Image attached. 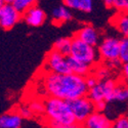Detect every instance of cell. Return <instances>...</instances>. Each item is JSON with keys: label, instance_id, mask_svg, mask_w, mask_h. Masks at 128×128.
Listing matches in <instances>:
<instances>
[{"label": "cell", "instance_id": "cell-1", "mask_svg": "<svg viewBox=\"0 0 128 128\" xmlns=\"http://www.w3.org/2000/svg\"><path fill=\"white\" fill-rule=\"evenodd\" d=\"M42 86L47 96L71 100L88 94L86 77L73 73L56 74L44 72Z\"/></svg>", "mask_w": 128, "mask_h": 128}, {"label": "cell", "instance_id": "cell-2", "mask_svg": "<svg viewBox=\"0 0 128 128\" xmlns=\"http://www.w3.org/2000/svg\"><path fill=\"white\" fill-rule=\"evenodd\" d=\"M44 102H45L44 118L46 120H51L64 124L76 123L75 117H74L72 113L68 100L53 96H46L44 98Z\"/></svg>", "mask_w": 128, "mask_h": 128}, {"label": "cell", "instance_id": "cell-3", "mask_svg": "<svg viewBox=\"0 0 128 128\" xmlns=\"http://www.w3.org/2000/svg\"><path fill=\"white\" fill-rule=\"evenodd\" d=\"M70 56L92 68L96 67L100 62L96 47L84 42L75 35L72 37V49Z\"/></svg>", "mask_w": 128, "mask_h": 128}, {"label": "cell", "instance_id": "cell-4", "mask_svg": "<svg viewBox=\"0 0 128 128\" xmlns=\"http://www.w3.org/2000/svg\"><path fill=\"white\" fill-rule=\"evenodd\" d=\"M68 102L74 117H75L76 122L81 125L88 119V117H90L95 112L94 102L88 95L68 100Z\"/></svg>", "mask_w": 128, "mask_h": 128}, {"label": "cell", "instance_id": "cell-5", "mask_svg": "<svg viewBox=\"0 0 128 128\" xmlns=\"http://www.w3.org/2000/svg\"><path fill=\"white\" fill-rule=\"evenodd\" d=\"M100 62L102 64L120 60V39L113 36H108L102 39L98 46Z\"/></svg>", "mask_w": 128, "mask_h": 128}, {"label": "cell", "instance_id": "cell-6", "mask_svg": "<svg viewBox=\"0 0 128 128\" xmlns=\"http://www.w3.org/2000/svg\"><path fill=\"white\" fill-rule=\"evenodd\" d=\"M43 69L44 72H51L56 74L71 73L68 64V56H64L54 48H52L46 53Z\"/></svg>", "mask_w": 128, "mask_h": 128}, {"label": "cell", "instance_id": "cell-7", "mask_svg": "<svg viewBox=\"0 0 128 128\" xmlns=\"http://www.w3.org/2000/svg\"><path fill=\"white\" fill-rule=\"evenodd\" d=\"M117 85H118V82L112 78L98 80V82L93 87L89 88L87 95L94 102L100 100H106L108 102V100L110 98Z\"/></svg>", "mask_w": 128, "mask_h": 128}, {"label": "cell", "instance_id": "cell-8", "mask_svg": "<svg viewBox=\"0 0 128 128\" xmlns=\"http://www.w3.org/2000/svg\"><path fill=\"white\" fill-rule=\"evenodd\" d=\"M22 18L23 12L12 3H4L0 6V25L3 30L12 29Z\"/></svg>", "mask_w": 128, "mask_h": 128}, {"label": "cell", "instance_id": "cell-9", "mask_svg": "<svg viewBox=\"0 0 128 128\" xmlns=\"http://www.w3.org/2000/svg\"><path fill=\"white\" fill-rule=\"evenodd\" d=\"M74 35L95 47H98L102 41V35L100 31L96 28H94L92 25H84Z\"/></svg>", "mask_w": 128, "mask_h": 128}, {"label": "cell", "instance_id": "cell-10", "mask_svg": "<svg viewBox=\"0 0 128 128\" xmlns=\"http://www.w3.org/2000/svg\"><path fill=\"white\" fill-rule=\"evenodd\" d=\"M23 18L27 25L36 28L44 24L46 20V14L41 7L34 5L23 12Z\"/></svg>", "mask_w": 128, "mask_h": 128}, {"label": "cell", "instance_id": "cell-11", "mask_svg": "<svg viewBox=\"0 0 128 128\" xmlns=\"http://www.w3.org/2000/svg\"><path fill=\"white\" fill-rule=\"evenodd\" d=\"M113 121L104 112L95 111L82 124V128H111Z\"/></svg>", "mask_w": 128, "mask_h": 128}, {"label": "cell", "instance_id": "cell-12", "mask_svg": "<svg viewBox=\"0 0 128 128\" xmlns=\"http://www.w3.org/2000/svg\"><path fill=\"white\" fill-rule=\"evenodd\" d=\"M23 120L16 110L6 112L0 117V128H22Z\"/></svg>", "mask_w": 128, "mask_h": 128}, {"label": "cell", "instance_id": "cell-13", "mask_svg": "<svg viewBox=\"0 0 128 128\" xmlns=\"http://www.w3.org/2000/svg\"><path fill=\"white\" fill-rule=\"evenodd\" d=\"M73 18V14L71 12V8L68 7L66 4L58 5L52 10L51 12V20L54 25L60 26L66 24L67 22Z\"/></svg>", "mask_w": 128, "mask_h": 128}, {"label": "cell", "instance_id": "cell-14", "mask_svg": "<svg viewBox=\"0 0 128 128\" xmlns=\"http://www.w3.org/2000/svg\"><path fill=\"white\" fill-rule=\"evenodd\" d=\"M111 23L123 37H128V12H117L112 18Z\"/></svg>", "mask_w": 128, "mask_h": 128}, {"label": "cell", "instance_id": "cell-15", "mask_svg": "<svg viewBox=\"0 0 128 128\" xmlns=\"http://www.w3.org/2000/svg\"><path fill=\"white\" fill-rule=\"evenodd\" d=\"M68 64H69V68H70L71 73L76 74V75L83 76V77H87L93 71L92 67L79 62L78 60L72 58L71 56H68Z\"/></svg>", "mask_w": 128, "mask_h": 128}, {"label": "cell", "instance_id": "cell-16", "mask_svg": "<svg viewBox=\"0 0 128 128\" xmlns=\"http://www.w3.org/2000/svg\"><path fill=\"white\" fill-rule=\"evenodd\" d=\"M108 102H118V104H125L128 102V84L122 82L118 83L115 90L111 94Z\"/></svg>", "mask_w": 128, "mask_h": 128}, {"label": "cell", "instance_id": "cell-17", "mask_svg": "<svg viewBox=\"0 0 128 128\" xmlns=\"http://www.w3.org/2000/svg\"><path fill=\"white\" fill-rule=\"evenodd\" d=\"M62 2L71 9L85 14L91 12L93 7V0H62Z\"/></svg>", "mask_w": 128, "mask_h": 128}, {"label": "cell", "instance_id": "cell-18", "mask_svg": "<svg viewBox=\"0 0 128 128\" xmlns=\"http://www.w3.org/2000/svg\"><path fill=\"white\" fill-rule=\"evenodd\" d=\"M52 48H54L58 52L62 53L64 56H69L71 54V49H72V38H68V37L58 38L54 42Z\"/></svg>", "mask_w": 128, "mask_h": 128}, {"label": "cell", "instance_id": "cell-19", "mask_svg": "<svg viewBox=\"0 0 128 128\" xmlns=\"http://www.w3.org/2000/svg\"><path fill=\"white\" fill-rule=\"evenodd\" d=\"M31 111L33 112L34 116H44L45 114V102L44 100H33L29 104Z\"/></svg>", "mask_w": 128, "mask_h": 128}, {"label": "cell", "instance_id": "cell-20", "mask_svg": "<svg viewBox=\"0 0 128 128\" xmlns=\"http://www.w3.org/2000/svg\"><path fill=\"white\" fill-rule=\"evenodd\" d=\"M119 60L123 64L128 62V37H123L120 39V54Z\"/></svg>", "mask_w": 128, "mask_h": 128}, {"label": "cell", "instance_id": "cell-21", "mask_svg": "<svg viewBox=\"0 0 128 128\" xmlns=\"http://www.w3.org/2000/svg\"><path fill=\"white\" fill-rule=\"evenodd\" d=\"M95 76L98 77V80H102V79H106V78H110V68L106 67L104 64H102V66H96L93 68L92 71Z\"/></svg>", "mask_w": 128, "mask_h": 128}, {"label": "cell", "instance_id": "cell-22", "mask_svg": "<svg viewBox=\"0 0 128 128\" xmlns=\"http://www.w3.org/2000/svg\"><path fill=\"white\" fill-rule=\"evenodd\" d=\"M36 2H37V0H14L12 4L20 12H25L28 8L36 5Z\"/></svg>", "mask_w": 128, "mask_h": 128}, {"label": "cell", "instance_id": "cell-23", "mask_svg": "<svg viewBox=\"0 0 128 128\" xmlns=\"http://www.w3.org/2000/svg\"><path fill=\"white\" fill-rule=\"evenodd\" d=\"M45 125L47 126V128H82V125L77 122L73 124H64L46 119H45Z\"/></svg>", "mask_w": 128, "mask_h": 128}, {"label": "cell", "instance_id": "cell-24", "mask_svg": "<svg viewBox=\"0 0 128 128\" xmlns=\"http://www.w3.org/2000/svg\"><path fill=\"white\" fill-rule=\"evenodd\" d=\"M111 128H128V116L120 115L113 121Z\"/></svg>", "mask_w": 128, "mask_h": 128}, {"label": "cell", "instance_id": "cell-25", "mask_svg": "<svg viewBox=\"0 0 128 128\" xmlns=\"http://www.w3.org/2000/svg\"><path fill=\"white\" fill-rule=\"evenodd\" d=\"M16 111L18 112V114L23 117V119H31L33 118V112L31 111L29 104H20L16 108Z\"/></svg>", "mask_w": 128, "mask_h": 128}, {"label": "cell", "instance_id": "cell-26", "mask_svg": "<svg viewBox=\"0 0 128 128\" xmlns=\"http://www.w3.org/2000/svg\"><path fill=\"white\" fill-rule=\"evenodd\" d=\"M114 8L117 9V12H128V0H115Z\"/></svg>", "mask_w": 128, "mask_h": 128}, {"label": "cell", "instance_id": "cell-27", "mask_svg": "<svg viewBox=\"0 0 128 128\" xmlns=\"http://www.w3.org/2000/svg\"><path fill=\"white\" fill-rule=\"evenodd\" d=\"M98 82V77L94 75V74H89V75L86 77V84H87V86H88V88H91V87H93L95 84H96Z\"/></svg>", "mask_w": 128, "mask_h": 128}, {"label": "cell", "instance_id": "cell-28", "mask_svg": "<svg viewBox=\"0 0 128 128\" xmlns=\"http://www.w3.org/2000/svg\"><path fill=\"white\" fill-rule=\"evenodd\" d=\"M121 79L122 82L128 84V62L123 64L121 69Z\"/></svg>", "mask_w": 128, "mask_h": 128}, {"label": "cell", "instance_id": "cell-29", "mask_svg": "<svg viewBox=\"0 0 128 128\" xmlns=\"http://www.w3.org/2000/svg\"><path fill=\"white\" fill-rule=\"evenodd\" d=\"M94 106H95V111L104 113V111L106 110V106H108V102L106 100H100V102H94Z\"/></svg>", "mask_w": 128, "mask_h": 128}, {"label": "cell", "instance_id": "cell-30", "mask_svg": "<svg viewBox=\"0 0 128 128\" xmlns=\"http://www.w3.org/2000/svg\"><path fill=\"white\" fill-rule=\"evenodd\" d=\"M102 1L104 2V4L106 7H109V8L114 7V2H115V0H102Z\"/></svg>", "mask_w": 128, "mask_h": 128}, {"label": "cell", "instance_id": "cell-31", "mask_svg": "<svg viewBox=\"0 0 128 128\" xmlns=\"http://www.w3.org/2000/svg\"><path fill=\"white\" fill-rule=\"evenodd\" d=\"M14 0H0V4H4V3H14Z\"/></svg>", "mask_w": 128, "mask_h": 128}]
</instances>
